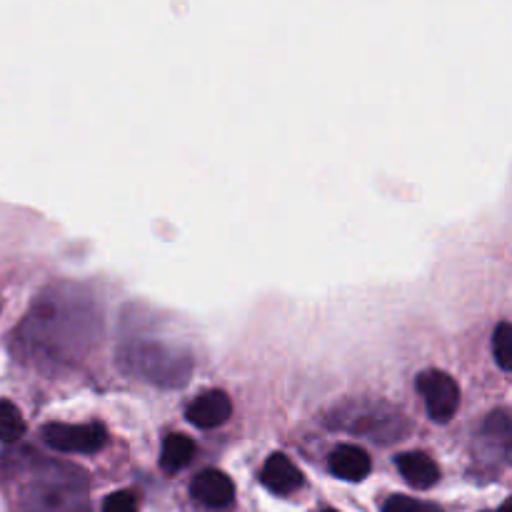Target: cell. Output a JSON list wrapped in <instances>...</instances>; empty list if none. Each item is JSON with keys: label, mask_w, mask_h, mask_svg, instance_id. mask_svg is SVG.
<instances>
[{"label": "cell", "mask_w": 512, "mask_h": 512, "mask_svg": "<svg viewBox=\"0 0 512 512\" xmlns=\"http://www.w3.org/2000/svg\"><path fill=\"white\" fill-rule=\"evenodd\" d=\"M370 455L365 453L358 445H338V448L330 453V470H333L335 478L350 480V483H360L370 475Z\"/></svg>", "instance_id": "8992f818"}, {"label": "cell", "mask_w": 512, "mask_h": 512, "mask_svg": "<svg viewBox=\"0 0 512 512\" xmlns=\"http://www.w3.org/2000/svg\"><path fill=\"white\" fill-rule=\"evenodd\" d=\"M418 390L425 400V410L435 423H450L460 408V385L445 370H423Z\"/></svg>", "instance_id": "6da1fadb"}, {"label": "cell", "mask_w": 512, "mask_h": 512, "mask_svg": "<svg viewBox=\"0 0 512 512\" xmlns=\"http://www.w3.org/2000/svg\"><path fill=\"white\" fill-rule=\"evenodd\" d=\"M383 512H443V510L433 503H423V500L408 498V495H393V498L385 503Z\"/></svg>", "instance_id": "8fae6325"}, {"label": "cell", "mask_w": 512, "mask_h": 512, "mask_svg": "<svg viewBox=\"0 0 512 512\" xmlns=\"http://www.w3.org/2000/svg\"><path fill=\"white\" fill-rule=\"evenodd\" d=\"M195 455V443L188 438V435H180V433H173L165 438L163 443V453H160V468L165 470V473H178V470H183L185 465L193 460Z\"/></svg>", "instance_id": "ba28073f"}, {"label": "cell", "mask_w": 512, "mask_h": 512, "mask_svg": "<svg viewBox=\"0 0 512 512\" xmlns=\"http://www.w3.org/2000/svg\"><path fill=\"white\" fill-rule=\"evenodd\" d=\"M103 512H138V495L133 490H118L105 498Z\"/></svg>", "instance_id": "7c38bea8"}, {"label": "cell", "mask_w": 512, "mask_h": 512, "mask_svg": "<svg viewBox=\"0 0 512 512\" xmlns=\"http://www.w3.org/2000/svg\"><path fill=\"white\" fill-rule=\"evenodd\" d=\"M233 415V403L223 390H208L188 405V420L195 428H218Z\"/></svg>", "instance_id": "3957f363"}, {"label": "cell", "mask_w": 512, "mask_h": 512, "mask_svg": "<svg viewBox=\"0 0 512 512\" xmlns=\"http://www.w3.org/2000/svg\"><path fill=\"white\" fill-rule=\"evenodd\" d=\"M323 512H338V510H323Z\"/></svg>", "instance_id": "5bb4252c"}, {"label": "cell", "mask_w": 512, "mask_h": 512, "mask_svg": "<svg viewBox=\"0 0 512 512\" xmlns=\"http://www.w3.org/2000/svg\"><path fill=\"white\" fill-rule=\"evenodd\" d=\"M190 493L208 508H228L235 498V485L223 470H203L200 475H195Z\"/></svg>", "instance_id": "277c9868"}, {"label": "cell", "mask_w": 512, "mask_h": 512, "mask_svg": "<svg viewBox=\"0 0 512 512\" xmlns=\"http://www.w3.org/2000/svg\"><path fill=\"white\" fill-rule=\"evenodd\" d=\"M400 475L405 478V483L413 485L418 490L433 488L440 480V468L428 453H420V450H413V453H403L395 460Z\"/></svg>", "instance_id": "52a82bcc"}, {"label": "cell", "mask_w": 512, "mask_h": 512, "mask_svg": "<svg viewBox=\"0 0 512 512\" xmlns=\"http://www.w3.org/2000/svg\"><path fill=\"white\" fill-rule=\"evenodd\" d=\"M498 512H510V503H503L500 505V510Z\"/></svg>", "instance_id": "4fadbf2b"}, {"label": "cell", "mask_w": 512, "mask_h": 512, "mask_svg": "<svg viewBox=\"0 0 512 512\" xmlns=\"http://www.w3.org/2000/svg\"><path fill=\"white\" fill-rule=\"evenodd\" d=\"M265 488L275 495H293L295 490L303 488V473L288 460L285 455L275 453L265 460L263 473H260Z\"/></svg>", "instance_id": "5b68a950"}, {"label": "cell", "mask_w": 512, "mask_h": 512, "mask_svg": "<svg viewBox=\"0 0 512 512\" xmlns=\"http://www.w3.org/2000/svg\"><path fill=\"white\" fill-rule=\"evenodd\" d=\"M43 440L60 453H85L93 455L108 443V430L100 423L90 425H65L53 423L43 428Z\"/></svg>", "instance_id": "7a4b0ae2"}, {"label": "cell", "mask_w": 512, "mask_h": 512, "mask_svg": "<svg viewBox=\"0 0 512 512\" xmlns=\"http://www.w3.org/2000/svg\"><path fill=\"white\" fill-rule=\"evenodd\" d=\"M493 355L503 373H512V328L510 323H500L493 333Z\"/></svg>", "instance_id": "30bf717a"}, {"label": "cell", "mask_w": 512, "mask_h": 512, "mask_svg": "<svg viewBox=\"0 0 512 512\" xmlns=\"http://www.w3.org/2000/svg\"><path fill=\"white\" fill-rule=\"evenodd\" d=\"M25 433V423L20 410L8 400H0V440L3 443H15Z\"/></svg>", "instance_id": "9c48e42d"}]
</instances>
